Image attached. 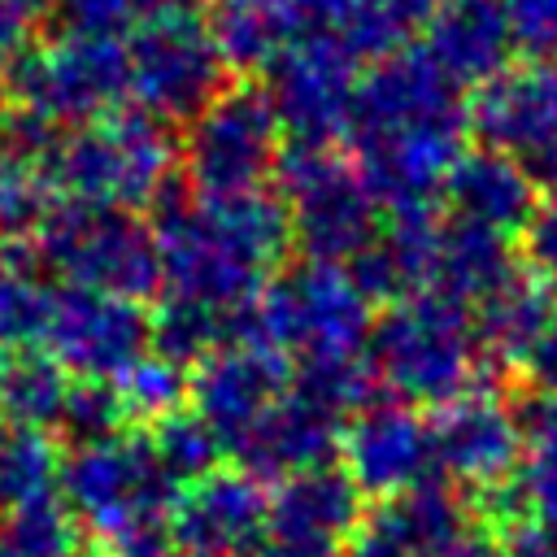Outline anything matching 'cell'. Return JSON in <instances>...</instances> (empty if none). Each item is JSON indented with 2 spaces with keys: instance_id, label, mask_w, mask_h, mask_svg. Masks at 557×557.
Wrapping results in <instances>:
<instances>
[{
  "instance_id": "obj_24",
  "label": "cell",
  "mask_w": 557,
  "mask_h": 557,
  "mask_svg": "<svg viewBox=\"0 0 557 557\" xmlns=\"http://www.w3.org/2000/svg\"><path fill=\"white\" fill-rule=\"evenodd\" d=\"M70 392V374L48 357V352H17L0 370V409L22 426V431H48L61 418Z\"/></svg>"
},
{
  "instance_id": "obj_37",
  "label": "cell",
  "mask_w": 557,
  "mask_h": 557,
  "mask_svg": "<svg viewBox=\"0 0 557 557\" xmlns=\"http://www.w3.org/2000/svg\"><path fill=\"white\" fill-rule=\"evenodd\" d=\"M426 557H509V548L496 540V535H457V540H448L444 548H435V553H426Z\"/></svg>"
},
{
  "instance_id": "obj_21",
  "label": "cell",
  "mask_w": 557,
  "mask_h": 557,
  "mask_svg": "<svg viewBox=\"0 0 557 557\" xmlns=\"http://www.w3.org/2000/svg\"><path fill=\"white\" fill-rule=\"evenodd\" d=\"M361 522V492L344 470L318 466L283 479V487L270 496V527L309 531V535H352Z\"/></svg>"
},
{
  "instance_id": "obj_22",
  "label": "cell",
  "mask_w": 557,
  "mask_h": 557,
  "mask_svg": "<svg viewBox=\"0 0 557 557\" xmlns=\"http://www.w3.org/2000/svg\"><path fill=\"white\" fill-rule=\"evenodd\" d=\"M292 13L296 35L339 48L348 61L387 57L396 39H405V22L392 0H292Z\"/></svg>"
},
{
  "instance_id": "obj_8",
  "label": "cell",
  "mask_w": 557,
  "mask_h": 557,
  "mask_svg": "<svg viewBox=\"0 0 557 557\" xmlns=\"http://www.w3.org/2000/svg\"><path fill=\"white\" fill-rule=\"evenodd\" d=\"M13 96L17 109L61 122H96L113 109H122V96L131 91V61L122 39L104 35H61L48 48L22 52L13 61Z\"/></svg>"
},
{
  "instance_id": "obj_39",
  "label": "cell",
  "mask_w": 557,
  "mask_h": 557,
  "mask_svg": "<svg viewBox=\"0 0 557 557\" xmlns=\"http://www.w3.org/2000/svg\"><path fill=\"white\" fill-rule=\"evenodd\" d=\"M0 418H4V409H0ZM0 440H4V431H0Z\"/></svg>"
},
{
  "instance_id": "obj_26",
  "label": "cell",
  "mask_w": 557,
  "mask_h": 557,
  "mask_svg": "<svg viewBox=\"0 0 557 557\" xmlns=\"http://www.w3.org/2000/svg\"><path fill=\"white\" fill-rule=\"evenodd\" d=\"M57 492H61V461L48 431L13 426L0 440V505L22 509V505L57 500Z\"/></svg>"
},
{
  "instance_id": "obj_35",
  "label": "cell",
  "mask_w": 557,
  "mask_h": 557,
  "mask_svg": "<svg viewBox=\"0 0 557 557\" xmlns=\"http://www.w3.org/2000/svg\"><path fill=\"white\" fill-rule=\"evenodd\" d=\"M252 557H344V553H339V540L309 535V531H287V527H270L265 522Z\"/></svg>"
},
{
  "instance_id": "obj_14",
  "label": "cell",
  "mask_w": 557,
  "mask_h": 557,
  "mask_svg": "<svg viewBox=\"0 0 557 557\" xmlns=\"http://www.w3.org/2000/svg\"><path fill=\"white\" fill-rule=\"evenodd\" d=\"M287 374H292L287 357L265 339L226 344L200 366L191 383V396H196L191 409L213 426L222 448H235L244 431L287 392Z\"/></svg>"
},
{
  "instance_id": "obj_20",
  "label": "cell",
  "mask_w": 557,
  "mask_h": 557,
  "mask_svg": "<svg viewBox=\"0 0 557 557\" xmlns=\"http://www.w3.org/2000/svg\"><path fill=\"white\" fill-rule=\"evenodd\" d=\"M509 274H513V257H509L505 235L457 222V218L440 222V244H435L426 292L470 305V300H483L492 287H500Z\"/></svg>"
},
{
  "instance_id": "obj_32",
  "label": "cell",
  "mask_w": 557,
  "mask_h": 557,
  "mask_svg": "<svg viewBox=\"0 0 557 557\" xmlns=\"http://www.w3.org/2000/svg\"><path fill=\"white\" fill-rule=\"evenodd\" d=\"M70 35H104L117 39L135 17V0H52Z\"/></svg>"
},
{
  "instance_id": "obj_12",
  "label": "cell",
  "mask_w": 557,
  "mask_h": 557,
  "mask_svg": "<svg viewBox=\"0 0 557 557\" xmlns=\"http://www.w3.org/2000/svg\"><path fill=\"white\" fill-rule=\"evenodd\" d=\"M352 65L339 48L296 35L270 65H265V96L274 104L278 126L292 135V144L305 148H331L339 131H348L352 117Z\"/></svg>"
},
{
  "instance_id": "obj_27",
  "label": "cell",
  "mask_w": 557,
  "mask_h": 557,
  "mask_svg": "<svg viewBox=\"0 0 557 557\" xmlns=\"http://www.w3.org/2000/svg\"><path fill=\"white\" fill-rule=\"evenodd\" d=\"M148 435H152L157 461L165 466V474H170L178 487H187V483H196V479H205V474L218 470L222 444H218L213 426H209L196 409H174V413H165L161 422H152Z\"/></svg>"
},
{
  "instance_id": "obj_5",
  "label": "cell",
  "mask_w": 557,
  "mask_h": 557,
  "mask_svg": "<svg viewBox=\"0 0 557 557\" xmlns=\"http://www.w3.org/2000/svg\"><path fill=\"white\" fill-rule=\"evenodd\" d=\"M170 139L157 117L144 109H113L70 135L57 139L52 157L44 161V187L65 191L70 200L87 205H135L152 200L165 183Z\"/></svg>"
},
{
  "instance_id": "obj_4",
  "label": "cell",
  "mask_w": 557,
  "mask_h": 557,
  "mask_svg": "<svg viewBox=\"0 0 557 557\" xmlns=\"http://www.w3.org/2000/svg\"><path fill=\"white\" fill-rule=\"evenodd\" d=\"M35 257L83 292L144 300L161 287L157 235L113 205L65 200L48 209L35 231Z\"/></svg>"
},
{
  "instance_id": "obj_34",
  "label": "cell",
  "mask_w": 557,
  "mask_h": 557,
  "mask_svg": "<svg viewBox=\"0 0 557 557\" xmlns=\"http://www.w3.org/2000/svg\"><path fill=\"white\" fill-rule=\"evenodd\" d=\"M513 39L527 48H557V0H505Z\"/></svg>"
},
{
  "instance_id": "obj_29",
  "label": "cell",
  "mask_w": 557,
  "mask_h": 557,
  "mask_svg": "<svg viewBox=\"0 0 557 557\" xmlns=\"http://www.w3.org/2000/svg\"><path fill=\"white\" fill-rule=\"evenodd\" d=\"M122 422H126V405H122L113 383H104V379H70V392H65L57 426L74 444L109 440V435H117Z\"/></svg>"
},
{
  "instance_id": "obj_15",
  "label": "cell",
  "mask_w": 557,
  "mask_h": 557,
  "mask_svg": "<svg viewBox=\"0 0 557 557\" xmlns=\"http://www.w3.org/2000/svg\"><path fill=\"white\" fill-rule=\"evenodd\" d=\"M522 440L527 435L518 418L492 392H461L457 400L440 405V413L431 418L435 470L479 487L513 474Z\"/></svg>"
},
{
  "instance_id": "obj_10",
  "label": "cell",
  "mask_w": 557,
  "mask_h": 557,
  "mask_svg": "<svg viewBox=\"0 0 557 557\" xmlns=\"http://www.w3.org/2000/svg\"><path fill=\"white\" fill-rule=\"evenodd\" d=\"M278 135L283 126L265 87H231L191 122L187 178L205 196L257 191V183L278 165Z\"/></svg>"
},
{
  "instance_id": "obj_1",
  "label": "cell",
  "mask_w": 557,
  "mask_h": 557,
  "mask_svg": "<svg viewBox=\"0 0 557 557\" xmlns=\"http://www.w3.org/2000/svg\"><path fill=\"white\" fill-rule=\"evenodd\" d=\"M152 205L165 296L222 313H248L265 292V270L292 244V213L283 196L261 187L226 196L161 187Z\"/></svg>"
},
{
  "instance_id": "obj_16",
  "label": "cell",
  "mask_w": 557,
  "mask_h": 557,
  "mask_svg": "<svg viewBox=\"0 0 557 557\" xmlns=\"http://www.w3.org/2000/svg\"><path fill=\"white\" fill-rule=\"evenodd\" d=\"M348 479L366 496H400L413 483L431 479L435 448H431V422H422L405 405H366L344 440Z\"/></svg>"
},
{
  "instance_id": "obj_31",
  "label": "cell",
  "mask_w": 557,
  "mask_h": 557,
  "mask_svg": "<svg viewBox=\"0 0 557 557\" xmlns=\"http://www.w3.org/2000/svg\"><path fill=\"white\" fill-rule=\"evenodd\" d=\"M44 178L35 165L0 152V244H17L22 235H35L44 222Z\"/></svg>"
},
{
  "instance_id": "obj_40",
  "label": "cell",
  "mask_w": 557,
  "mask_h": 557,
  "mask_svg": "<svg viewBox=\"0 0 557 557\" xmlns=\"http://www.w3.org/2000/svg\"><path fill=\"white\" fill-rule=\"evenodd\" d=\"M183 557H191V553H183Z\"/></svg>"
},
{
  "instance_id": "obj_9",
  "label": "cell",
  "mask_w": 557,
  "mask_h": 557,
  "mask_svg": "<svg viewBox=\"0 0 557 557\" xmlns=\"http://www.w3.org/2000/svg\"><path fill=\"white\" fill-rule=\"evenodd\" d=\"M126 61L131 96L157 122H196L222 96L226 61L209 26L191 13L144 17L135 39L126 44Z\"/></svg>"
},
{
  "instance_id": "obj_23",
  "label": "cell",
  "mask_w": 557,
  "mask_h": 557,
  "mask_svg": "<svg viewBox=\"0 0 557 557\" xmlns=\"http://www.w3.org/2000/svg\"><path fill=\"white\" fill-rule=\"evenodd\" d=\"M205 26H209L222 61L239 65V70L270 65L296 39L292 0H213Z\"/></svg>"
},
{
  "instance_id": "obj_19",
  "label": "cell",
  "mask_w": 557,
  "mask_h": 557,
  "mask_svg": "<svg viewBox=\"0 0 557 557\" xmlns=\"http://www.w3.org/2000/svg\"><path fill=\"white\" fill-rule=\"evenodd\" d=\"M553 318H557L553 287L544 278H535L531 270L513 265V274L479 300L474 335H479L483 352H492L500 361H527L531 348L553 326Z\"/></svg>"
},
{
  "instance_id": "obj_7",
  "label": "cell",
  "mask_w": 557,
  "mask_h": 557,
  "mask_svg": "<svg viewBox=\"0 0 557 557\" xmlns=\"http://www.w3.org/2000/svg\"><path fill=\"white\" fill-rule=\"evenodd\" d=\"M283 205L292 213V239L309 261H352L379 239L374 200L361 187L357 170H348L331 148L287 144L278 152Z\"/></svg>"
},
{
  "instance_id": "obj_2",
  "label": "cell",
  "mask_w": 557,
  "mask_h": 557,
  "mask_svg": "<svg viewBox=\"0 0 557 557\" xmlns=\"http://www.w3.org/2000/svg\"><path fill=\"white\" fill-rule=\"evenodd\" d=\"M178 483L157 461L148 431H117L78 444L61 461V496L104 544L109 557H170V513Z\"/></svg>"
},
{
  "instance_id": "obj_3",
  "label": "cell",
  "mask_w": 557,
  "mask_h": 557,
  "mask_svg": "<svg viewBox=\"0 0 557 557\" xmlns=\"http://www.w3.org/2000/svg\"><path fill=\"white\" fill-rule=\"evenodd\" d=\"M366 357L374 366V379H383L392 392L426 405H448L470 392L479 335L466 305L435 292H413L400 296L379 322H370Z\"/></svg>"
},
{
  "instance_id": "obj_25",
  "label": "cell",
  "mask_w": 557,
  "mask_h": 557,
  "mask_svg": "<svg viewBox=\"0 0 557 557\" xmlns=\"http://www.w3.org/2000/svg\"><path fill=\"white\" fill-rule=\"evenodd\" d=\"M57 292L39 278L30 257L0 252V352L4 348H30L44 344L48 318H52Z\"/></svg>"
},
{
  "instance_id": "obj_11",
  "label": "cell",
  "mask_w": 557,
  "mask_h": 557,
  "mask_svg": "<svg viewBox=\"0 0 557 557\" xmlns=\"http://www.w3.org/2000/svg\"><path fill=\"white\" fill-rule=\"evenodd\" d=\"M44 344H48L44 352L61 370L78 379L117 383L135 361H144V348L152 344V326L135 300L65 287L52 300Z\"/></svg>"
},
{
  "instance_id": "obj_17",
  "label": "cell",
  "mask_w": 557,
  "mask_h": 557,
  "mask_svg": "<svg viewBox=\"0 0 557 557\" xmlns=\"http://www.w3.org/2000/svg\"><path fill=\"white\" fill-rule=\"evenodd\" d=\"M513 26L505 0H444L426 17V57L461 87L487 83L505 70Z\"/></svg>"
},
{
  "instance_id": "obj_38",
  "label": "cell",
  "mask_w": 557,
  "mask_h": 557,
  "mask_svg": "<svg viewBox=\"0 0 557 557\" xmlns=\"http://www.w3.org/2000/svg\"><path fill=\"white\" fill-rule=\"evenodd\" d=\"M4 117H9V87L0 83V126H4Z\"/></svg>"
},
{
  "instance_id": "obj_18",
  "label": "cell",
  "mask_w": 557,
  "mask_h": 557,
  "mask_svg": "<svg viewBox=\"0 0 557 557\" xmlns=\"http://www.w3.org/2000/svg\"><path fill=\"white\" fill-rule=\"evenodd\" d=\"M444 205L448 218L483 226V231H522L531 209H535V187L531 178L492 148H470L453 161L448 178H444Z\"/></svg>"
},
{
  "instance_id": "obj_30",
  "label": "cell",
  "mask_w": 557,
  "mask_h": 557,
  "mask_svg": "<svg viewBox=\"0 0 557 557\" xmlns=\"http://www.w3.org/2000/svg\"><path fill=\"white\" fill-rule=\"evenodd\" d=\"M113 387H117V396L126 405V418H148V422H161L165 413L183 409V392H187L183 370L170 366L165 357L135 361Z\"/></svg>"
},
{
  "instance_id": "obj_33",
  "label": "cell",
  "mask_w": 557,
  "mask_h": 557,
  "mask_svg": "<svg viewBox=\"0 0 557 557\" xmlns=\"http://www.w3.org/2000/svg\"><path fill=\"white\" fill-rule=\"evenodd\" d=\"M522 239H527V270L548 287H557V191L531 209Z\"/></svg>"
},
{
  "instance_id": "obj_28",
  "label": "cell",
  "mask_w": 557,
  "mask_h": 557,
  "mask_svg": "<svg viewBox=\"0 0 557 557\" xmlns=\"http://www.w3.org/2000/svg\"><path fill=\"white\" fill-rule=\"evenodd\" d=\"M0 557H83L70 509L61 500L9 509L0 518Z\"/></svg>"
},
{
  "instance_id": "obj_6",
  "label": "cell",
  "mask_w": 557,
  "mask_h": 557,
  "mask_svg": "<svg viewBox=\"0 0 557 557\" xmlns=\"http://www.w3.org/2000/svg\"><path fill=\"white\" fill-rule=\"evenodd\" d=\"M257 339L278 348L296 361L318 357H348L366 352L370 339V313L366 296L352 287V278L326 261H305L287 274H278L252 313Z\"/></svg>"
},
{
  "instance_id": "obj_13",
  "label": "cell",
  "mask_w": 557,
  "mask_h": 557,
  "mask_svg": "<svg viewBox=\"0 0 557 557\" xmlns=\"http://www.w3.org/2000/svg\"><path fill=\"white\" fill-rule=\"evenodd\" d=\"M270 522L265 483L244 470H213L187 483L170 513L174 548L191 557H239L252 553Z\"/></svg>"
},
{
  "instance_id": "obj_36",
  "label": "cell",
  "mask_w": 557,
  "mask_h": 557,
  "mask_svg": "<svg viewBox=\"0 0 557 557\" xmlns=\"http://www.w3.org/2000/svg\"><path fill=\"white\" fill-rule=\"evenodd\" d=\"M48 0H0V61H17Z\"/></svg>"
}]
</instances>
